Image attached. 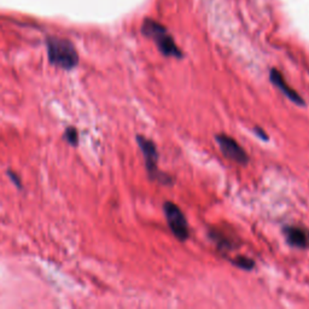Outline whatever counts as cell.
Segmentation results:
<instances>
[{
    "label": "cell",
    "mask_w": 309,
    "mask_h": 309,
    "mask_svg": "<svg viewBox=\"0 0 309 309\" xmlns=\"http://www.w3.org/2000/svg\"><path fill=\"white\" fill-rule=\"evenodd\" d=\"M48 56L52 65L70 70L79 63V56L74 45L68 40L59 38L48 39Z\"/></svg>",
    "instance_id": "1"
},
{
    "label": "cell",
    "mask_w": 309,
    "mask_h": 309,
    "mask_svg": "<svg viewBox=\"0 0 309 309\" xmlns=\"http://www.w3.org/2000/svg\"><path fill=\"white\" fill-rule=\"evenodd\" d=\"M142 30L144 35L152 39L156 42L157 48L163 56L175 57V58L183 57V53L176 46L172 35L167 32V29L161 23L153 21V19H146L144 22Z\"/></svg>",
    "instance_id": "2"
},
{
    "label": "cell",
    "mask_w": 309,
    "mask_h": 309,
    "mask_svg": "<svg viewBox=\"0 0 309 309\" xmlns=\"http://www.w3.org/2000/svg\"><path fill=\"white\" fill-rule=\"evenodd\" d=\"M137 143L144 154L149 179L151 181H157V183L162 185H173V178L169 174L161 172L159 169V166H157V163H159V152H157V147L152 140L147 139V138L139 134V136H137Z\"/></svg>",
    "instance_id": "3"
},
{
    "label": "cell",
    "mask_w": 309,
    "mask_h": 309,
    "mask_svg": "<svg viewBox=\"0 0 309 309\" xmlns=\"http://www.w3.org/2000/svg\"><path fill=\"white\" fill-rule=\"evenodd\" d=\"M163 210L164 215H166L168 226H169L174 237L180 241L189 239V224H187L186 216H185L180 208L173 202H166L163 206Z\"/></svg>",
    "instance_id": "4"
},
{
    "label": "cell",
    "mask_w": 309,
    "mask_h": 309,
    "mask_svg": "<svg viewBox=\"0 0 309 309\" xmlns=\"http://www.w3.org/2000/svg\"><path fill=\"white\" fill-rule=\"evenodd\" d=\"M215 139L219 144L221 152L224 153L226 159L241 164V166H247L249 162V156H248L247 151L238 144L237 140H234L230 136H226V134H216Z\"/></svg>",
    "instance_id": "5"
},
{
    "label": "cell",
    "mask_w": 309,
    "mask_h": 309,
    "mask_svg": "<svg viewBox=\"0 0 309 309\" xmlns=\"http://www.w3.org/2000/svg\"><path fill=\"white\" fill-rule=\"evenodd\" d=\"M286 243L292 248L305 250L309 248V230L307 227L290 225L285 226L283 230Z\"/></svg>",
    "instance_id": "6"
},
{
    "label": "cell",
    "mask_w": 309,
    "mask_h": 309,
    "mask_svg": "<svg viewBox=\"0 0 309 309\" xmlns=\"http://www.w3.org/2000/svg\"><path fill=\"white\" fill-rule=\"evenodd\" d=\"M270 80H271V82L273 83V85L277 87V89L279 90L288 99H290L292 103L297 104V105H300V106L305 105L304 99L302 98L300 95H298L296 91L292 90L291 87L288 85L286 81L284 80L283 74H281L279 70L272 69L270 73Z\"/></svg>",
    "instance_id": "7"
},
{
    "label": "cell",
    "mask_w": 309,
    "mask_h": 309,
    "mask_svg": "<svg viewBox=\"0 0 309 309\" xmlns=\"http://www.w3.org/2000/svg\"><path fill=\"white\" fill-rule=\"evenodd\" d=\"M209 236L211 240L217 245L219 250H232L237 247V244L234 243V240L227 236V234L223 233L221 231H210Z\"/></svg>",
    "instance_id": "8"
},
{
    "label": "cell",
    "mask_w": 309,
    "mask_h": 309,
    "mask_svg": "<svg viewBox=\"0 0 309 309\" xmlns=\"http://www.w3.org/2000/svg\"><path fill=\"white\" fill-rule=\"evenodd\" d=\"M231 262L234 264V266H237L238 268H240V270H244V271H250L255 267L254 260H251V258L247 256H237Z\"/></svg>",
    "instance_id": "9"
},
{
    "label": "cell",
    "mask_w": 309,
    "mask_h": 309,
    "mask_svg": "<svg viewBox=\"0 0 309 309\" xmlns=\"http://www.w3.org/2000/svg\"><path fill=\"white\" fill-rule=\"evenodd\" d=\"M64 139L67 140V143L70 144V145L76 146L77 143H79V136H77V130L74 127H68L64 130Z\"/></svg>",
    "instance_id": "10"
},
{
    "label": "cell",
    "mask_w": 309,
    "mask_h": 309,
    "mask_svg": "<svg viewBox=\"0 0 309 309\" xmlns=\"http://www.w3.org/2000/svg\"><path fill=\"white\" fill-rule=\"evenodd\" d=\"M8 175L10 178V180H11L12 183L18 187V189H22V180H21V178H19L18 174L12 172V170H8Z\"/></svg>",
    "instance_id": "11"
},
{
    "label": "cell",
    "mask_w": 309,
    "mask_h": 309,
    "mask_svg": "<svg viewBox=\"0 0 309 309\" xmlns=\"http://www.w3.org/2000/svg\"><path fill=\"white\" fill-rule=\"evenodd\" d=\"M254 132H255V134H256V136L260 138V139H262V140H268V137H267V133L264 132L263 129L262 128H260V127H255L254 128Z\"/></svg>",
    "instance_id": "12"
}]
</instances>
